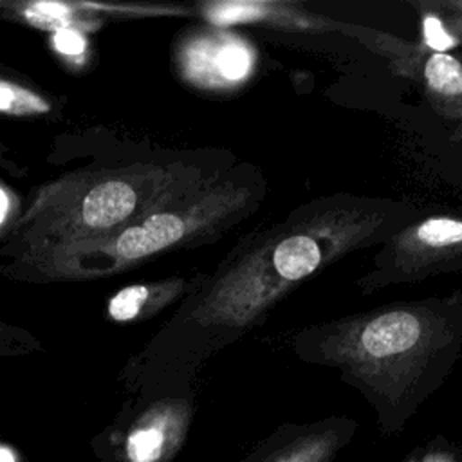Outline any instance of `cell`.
Segmentation results:
<instances>
[{
  "mask_svg": "<svg viewBox=\"0 0 462 462\" xmlns=\"http://www.w3.org/2000/svg\"><path fill=\"white\" fill-rule=\"evenodd\" d=\"M256 65L254 45L227 27L209 23L188 27L173 45V67L179 79L204 94H236L251 83Z\"/></svg>",
  "mask_w": 462,
  "mask_h": 462,
  "instance_id": "8992f818",
  "label": "cell"
},
{
  "mask_svg": "<svg viewBox=\"0 0 462 462\" xmlns=\"http://www.w3.org/2000/svg\"><path fill=\"white\" fill-rule=\"evenodd\" d=\"M0 13L2 16L9 14L11 18L23 20L38 29H49L54 32L61 29H78L85 32L99 22L103 23V16L117 14V7L67 2H0Z\"/></svg>",
  "mask_w": 462,
  "mask_h": 462,
  "instance_id": "9c48e42d",
  "label": "cell"
},
{
  "mask_svg": "<svg viewBox=\"0 0 462 462\" xmlns=\"http://www.w3.org/2000/svg\"><path fill=\"white\" fill-rule=\"evenodd\" d=\"M0 168L2 170H7V171H13V173H18V175H22L20 171V168H18V164L14 162V159H11L9 157V148L7 146H4L2 143H0Z\"/></svg>",
  "mask_w": 462,
  "mask_h": 462,
  "instance_id": "e0dca14e",
  "label": "cell"
},
{
  "mask_svg": "<svg viewBox=\"0 0 462 462\" xmlns=\"http://www.w3.org/2000/svg\"><path fill=\"white\" fill-rule=\"evenodd\" d=\"M54 51L65 60H83L87 52L85 32L78 29H61L52 34Z\"/></svg>",
  "mask_w": 462,
  "mask_h": 462,
  "instance_id": "9a60e30c",
  "label": "cell"
},
{
  "mask_svg": "<svg viewBox=\"0 0 462 462\" xmlns=\"http://www.w3.org/2000/svg\"><path fill=\"white\" fill-rule=\"evenodd\" d=\"M184 415V408L175 402L152 406L130 430L125 444L128 462H159L170 446L171 431Z\"/></svg>",
  "mask_w": 462,
  "mask_h": 462,
  "instance_id": "8fae6325",
  "label": "cell"
},
{
  "mask_svg": "<svg viewBox=\"0 0 462 462\" xmlns=\"http://www.w3.org/2000/svg\"><path fill=\"white\" fill-rule=\"evenodd\" d=\"M236 162L227 152L204 150L65 173L32 191L0 244V258L13 262L49 247L114 235Z\"/></svg>",
  "mask_w": 462,
  "mask_h": 462,
  "instance_id": "7a4b0ae2",
  "label": "cell"
},
{
  "mask_svg": "<svg viewBox=\"0 0 462 462\" xmlns=\"http://www.w3.org/2000/svg\"><path fill=\"white\" fill-rule=\"evenodd\" d=\"M206 274L170 276L153 282L126 285L117 291L106 305L108 319L117 323H135L150 319L175 301H182L195 291Z\"/></svg>",
  "mask_w": 462,
  "mask_h": 462,
  "instance_id": "52a82bcc",
  "label": "cell"
},
{
  "mask_svg": "<svg viewBox=\"0 0 462 462\" xmlns=\"http://www.w3.org/2000/svg\"><path fill=\"white\" fill-rule=\"evenodd\" d=\"M446 5H449L451 9H457V11H462V2H449V4H446Z\"/></svg>",
  "mask_w": 462,
  "mask_h": 462,
  "instance_id": "ac0fdd59",
  "label": "cell"
},
{
  "mask_svg": "<svg viewBox=\"0 0 462 462\" xmlns=\"http://www.w3.org/2000/svg\"><path fill=\"white\" fill-rule=\"evenodd\" d=\"M267 195L265 175L249 162L150 211L114 235L49 247L0 267L23 282H87L132 269L157 254L222 238L253 215Z\"/></svg>",
  "mask_w": 462,
  "mask_h": 462,
  "instance_id": "3957f363",
  "label": "cell"
},
{
  "mask_svg": "<svg viewBox=\"0 0 462 462\" xmlns=\"http://www.w3.org/2000/svg\"><path fill=\"white\" fill-rule=\"evenodd\" d=\"M462 271V208L415 217L395 231L374 256L372 269L356 285L363 294L393 283H410Z\"/></svg>",
  "mask_w": 462,
  "mask_h": 462,
  "instance_id": "5b68a950",
  "label": "cell"
},
{
  "mask_svg": "<svg viewBox=\"0 0 462 462\" xmlns=\"http://www.w3.org/2000/svg\"><path fill=\"white\" fill-rule=\"evenodd\" d=\"M40 341L31 336L27 330L11 327L9 323L0 321V357L23 356L32 350H40Z\"/></svg>",
  "mask_w": 462,
  "mask_h": 462,
  "instance_id": "5bb4252c",
  "label": "cell"
},
{
  "mask_svg": "<svg viewBox=\"0 0 462 462\" xmlns=\"http://www.w3.org/2000/svg\"><path fill=\"white\" fill-rule=\"evenodd\" d=\"M22 209L23 208H22L20 197L14 193V189L7 182L0 179V244L9 235Z\"/></svg>",
  "mask_w": 462,
  "mask_h": 462,
  "instance_id": "2e32d148",
  "label": "cell"
},
{
  "mask_svg": "<svg viewBox=\"0 0 462 462\" xmlns=\"http://www.w3.org/2000/svg\"><path fill=\"white\" fill-rule=\"evenodd\" d=\"M58 112V99L38 87L0 72V114L9 117H45Z\"/></svg>",
  "mask_w": 462,
  "mask_h": 462,
  "instance_id": "7c38bea8",
  "label": "cell"
},
{
  "mask_svg": "<svg viewBox=\"0 0 462 462\" xmlns=\"http://www.w3.org/2000/svg\"><path fill=\"white\" fill-rule=\"evenodd\" d=\"M278 462H285V460H278Z\"/></svg>",
  "mask_w": 462,
  "mask_h": 462,
  "instance_id": "d6986e66",
  "label": "cell"
},
{
  "mask_svg": "<svg viewBox=\"0 0 462 462\" xmlns=\"http://www.w3.org/2000/svg\"><path fill=\"white\" fill-rule=\"evenodd\" d=\"M420 78L437 114L462 130V61L448 52H430Z\"/></svg>",
  "mask_w": 462,
  "mask_h": 462,
  "instance_id": "30bf717a",
  "label": "cell"
},
{
  "mask_svg": "<svg viewBox=\"0 0 462 462\" xmlns=\"http://www.w3.org/2000/svg\"><path fill=\"white\" fill-rule=\"evenodd\" d=\"M420 23H422V43L431 52H446L448 49L462 43V11H457V14H453L449 20L440 13L422 11Z\"/></svg>",
  "mask_w": 462,
  "mask_h": 462,
  "instance_id": "4fadbf2b",
  "label": "cell"
},
{
  "mask_svg": "<svg viewBox=\"0 0 462 462\" xmlns=\"http://www.w3.org/2000/svg\"><path fill=\"white\" fill-rule=\"evenodd\" d=\"M204 20L209 25L231 27L236 23H267L292 31H310L318 18L300 11L289 2H213L202 5Z\"/></svg>",
  "mask_w": 462,
  "mask_h": 462,
  "instance_id": "ba28073f",
  "label": "cell"
},
{
  "mask_svg": "<svg viewBox=\"0 0 462 462\" xmlns=\"http://www.w3.org/2000/svg\"><path fill=\"white\" fill-rule=\"evenodd\" d=\"M417 217L393 199L336 193L303 202L283 220L240 240L182 301L153 343L206 356L263 323L305 280L348 253L381 245Z\"/></svg>",
  "mask_w": 462,
  "mask_h": 462,
  "instance_id": "6da1fadb",
  "label": "cell"
},
{
  "mask_svg": "<svg viewBox=\"0 0 462 462\" xmlns=\"http://www.w3.org/2000/svg\"><path fill=\"white\" fill-rule=\"evenodd\" d=\"M291 339L303 357L334 363L365 379L402 384L455 359L462 345V292L314 323Z\"/></svg>",
  "mask_w": 462,
  "mask_h": 462,
  "instance_id": "277c9868",
  "label": "cell"
}]
</instances>
